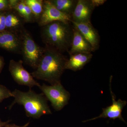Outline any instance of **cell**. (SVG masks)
I'll return each instance as SVG.
<instances>
[{"label":"cell","instance_id":"1","mask_svg":"<svg viewBox=\"0 0 127 127\" xmlns=\"http://www.w3.org/2000/svg\"><path fill=\"white\" fill-rule=\"evenodd\" d=\"M44 48L37 68L31 74L34 78L45 81L51 85L61 83L67 58L54 48L45 45Z\"/></svg>","mask_w":127,"mask_h":127},{"label":"cell","instance_id":"2","mask_svg":"<svg viewBox=\"0 0 127 127\" xmlns=\"http://www.w3.org/2000/svg\"><path fill=\"white\" fill-rule=\"evenodd\" d=\"M41 36L45 45L63 53L70 48L73 36V26L70 23L53 22L41 27Z\"/></svg>","mask_w":127,"mask_h":127},{"label":"cell","instance_id":"3","mask_svg":"<svg viewBox=\"0 0 127 127\" xmlns=\"http://www.w3.org/2000/svg\"><path fill=\"white\" fill-rule=\"evenodd\" d=\"M12 92L14 100L9 106L10 110L17 103L23 106L28 117L39 119L43 115L52 114L48 100L43 93H36L31 88L27 92L16 89Z\"/></svg>","mask_w":127,"mask_h":127},{"label":"cell","instance_id":"4","mask_svg":"<svg viewBox=\"0 0 127 127\" xmlns=\"http://www.w3.org/2000/svg\"><path fill=\"white\" fill-rule=\"evenodd\" d=\"M21 38V55L23 63L36 70L37 68L45 51L34 40L33 37L25 28L20 33Z\"/></svg>","mask_w":127,"mask_h":127},{"label":"cell","instance_id":"5","mask_svg":"<svg viewBox=\"0 0 127 127\" xmlns=\"http://www.w3.org/2000/svg\"><path fill=\"white\" fill-rule=\"evenodd\" d=\"M39 88L56 111L62 110L68 104L70 95L61 83L51 86L43 84Z\"/></svg>","mask_w":127,"mask_h":127},{"label":"cell","instance_id":"6","mask_svg":"<svg viewBox=\"0 0 127 127\" xmlns=\"http://www.w3.org/2000/svg\"><path fill=\"white\" fill-rule=\"evenodd\" d=\"M23 61H16L13 59L9 62V69L14 81L17 84L27 86L31 88L34 86L39 87L41 85L36 81L31 74L23 66Z\"/></svg>","mask_w":127,"mask_h":127},{"label":"cell","instance_id":"7","mask_svg":"<svg viewBox=\"0 0 127 127\" xmlns=\"http://www.w3.org/2000/svg\"><path fill=\"white\" fill-rule=\"evenodd\" d=\"M57 21L70 23L72 21L71 17L59 11L49 0H44L43 11L37 22L38 25L40 27H42Z\"/></svg>","mask_w":127,"mask_h":127},{"label":"cell","instance_id":"8","mask_svg":"<svg viewBox=\"0 0 127 127\" xmlns=\"http://www.w3.org/2000/svg\"><path fill=\"white\" fill-rule=\"evenodd\" d=\"M111 79L109 83V89L112 101V104L105 108H103L102 112L99 116L88 120H85L83 122V123L101 118H108L113 120H115L116 119H119L121 121L126 123L122 116V112L124 108L127 105V101L122 100L121 99H119L117 101L116 100V96L113 93L111 89Z\"/></svg>","mask_w":127,"mask_h":127},{"label":"cell","instance_id":"9","mask_svg":"<svg viewBox=\"0 0 127 127\" xmlns=\"http://www.w3.org/2000/svg\"><path fill=\"white\" fill-rule=\"evenodd\" d=\"M21 46L20 34L6 30L0 32V48L10 52L21 54Z\"/></svg>","mask_w":127,"mask_h":127},{"label":"cell","instance_id":"10","mask_svg":"<svg viewBox=\"0 0 127 127\" xmlns=\"http://www.w3.org/2000/svg\"><path fill=\"white\" fill-rule=\"evenodd\" d=\"M95 7L91 0H77L72 15L71 21L79 23H90Z\"/></svg>","mask_w":127,"mask_h":127},{"label":"cell","instance_id":"11","mask_svg":"<svg viewBox=\"0 0 127 127\" xmlns=\"http://www.w3.org/2000/svg\"><path fill=\"white\" fill-rule=\"evenodd\" d=\"M73 28L82 35L92 47L93 52L98 50L100 47V37L97 30L91 22L79 23L71 21Z\"/></svg>","mask_w":127,"mask_h":127},{"label":"cell","instance_id":"12","mask_svg":"<svg viewBox=\"0 0 127 127\" xmlns=\"http://www.w3.org/2000/svg\"><path fill=\"white\" fill-rule=\"evenodd\" d=\"M92 52L93 50L90 43L73 27L72 39L68 52L69 55L79 53H91Z\"/></svg>","mask_w":127,"mask_h":127},{"label":"cell","instance_id":"13","mask_svg":"<svg viewBox=\"0 0 127 127\" xmlns=\"http://www.w3.org/2000/svg\"><path fill=\"white\" fill-rule=\"evenodd\" d=\"M93 56L92 53H79L70 55V58L66 62L65 69L74 71L80 70L90 62Z\"/></svg>","mask_w":127,"mask_h":127},{"label":"cell","instance_id":"14","mask_svg":"<svg viewBox=\"0 0 127 127\" xmlns=\"http://www.w3.org/2000/svg\"><path fill=\"white\" fill-rule=\"evenodd\" d=\"M25 23L22 17L13 10L5 12L6 30L20 34Z\"/></svg>","mask_w":127,"mask_h":127},{"label":"cell","instance_id":"15","mask_svg":"<svg viewBox=\"0 0 127 127\" xmlns=\"http://www.w3.org/2000/svg\"><path fill=\"white\" fill-rule=\"evenodd\" d=\"M49 0L59 11L71 17L77 2V0Z\"/></svg>","mask_w":127,"mask_h":127},{"label":"cell","instance_id":"16","mask_svg":"<svg viewBox=\"0 0 127 127\" xmlns=\"http://www.w3.org/2000/svg\"><path fill=\"white\" fill-rule=\"evenodd\" d=\"M24 2L30 7L34 16L35 21L38 22L43 9V0H24Z\"/></svg>","mask_w":127,"mask_h":127},{"label":"cell","instance_id":"17","mask_svg":"<svg viewBox=\"0 0 127 127\" xmlns=\"http://www.w3.org/2000/svg\"><path fill=\"white\" fill-rule=\"evenodd\" d=\"M22 17L25 21V23H32L35 22L31 10L25 3L24 11Z\"/></svg>","mask_w":127,"mask_h":127},{"label":"cell","instance_id":"18","mask_svg":"<svg viewBox=\"0 0 127 127\" xmlns=\"http://www.w3.org/2000/svg\"><path fill=\"white\" fill-rule=\"evenodd\" d=\"M11 97H14L11 91L5 86L0 84V103L5 99Z\"/></svg>","mask_w":127,"mask_h":127},{"label":"cell","instance_id":"19","mask_svg":"<svg viewBox=\"0 0 127 127\" xmlns=\"http://www.w3.org/2000/svg\"><path fill=\"white\" fill-rule=\"evenodd\" d=\"M12 10L9 5V0H0V12Z\"/></svg>","mask_w":127,"mask_h":127},{"label":"cell","instance_id":"20","mask_svg":"<svg viewBox=\"0 0 127 127\" xmlns=\"http://www.w3.org/2000/svg\"><path fill=\"white\" fill-rule=\"evenodd\" d=\"M6 30L5 12H0V32Z\"/></svg>","mask_w":127,"mask_h":127},{"label":"cell","instance_id":"21","mask_svg":"<svg viewBox=\"0 0 127 127\" xmlns=\"http://www.w3.org/2000/svg\"><path fill=\"white\" fill-rule=\"evenodd\" d=\"M106 1V0H91L92 3L95 7L103 5Z\"/></svg>","mask_w":127,"mask_h":127},{"label":"cell","instance_id":"22","mask_svg":"<svg viewBox=\"0 0 127 127\" xmlns=\"http://www.w3.org/2000/svg\"><path fill=\"white\" fill-rule=\"evenodd\" d=\"M20 0H9V5L11 10H14Z\"/></svg>","mask_w":127,"mask_h":127},{"label":"cell","instance_id":"23","mask_svg":"<svg viewBox=\"0 0 127 127\" xmlns=\"http://www.w3.org/2000/svg\"><path fill=\"white\" fill-rule=\"evenodd\" d=\"M5 65L4 59L3 57L0 56V74L2 71Z\"/></svg>","mask_w":127,"mask_h":127},{"label":"cell","instance_id":"24","mask_svg":"<svg viewBox=\"0 0 127 127\" xmlns=\"http://www.w3.org/2000/svg\"><path fill=\"white\" fill-rule=\"evenodd\" d=\"M30 123L28 122L25 125H23L22 126H19L18 125H16V124H7L5 127H27L29 126V124H30Z\"/></svg>","mask_w":127,"mask_h":127},{"label":"cell","instance_id":"25","mask_svg":"<svg viewBox=\"0 0 127 127\" xmlns=\"http://www.w3.org/2000/svg\"><path fill=\"white\" fill-rule=\"evenodd\" d=\"M11 121V120H8L6 122H3L0 119V127H5L6 125L9 123Z\"/></svg>","mask_w":127,"mask_h":127}]
</instances>
